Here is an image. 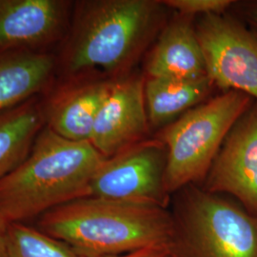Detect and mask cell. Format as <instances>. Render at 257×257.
Listing matches in <instances>:
<instances>
[{"instance_id": "obj_1", "label": "cell", "mask_w": 257, "mask_h": 257, "mask_svg": "<svg viewBox=\"0 0 257 257\" xmlns=\"http://www.w3.org/2000/svg\"><path fill=\"white\" fill-rule=\"evenodd\" d=\"M164 5L155 0H85L74 4L56 58L58 78L128 72L160 31Z\"/></svg>"}, {"instance_id": "obj_2", "label": "cell", "mask_w": 257, "mask_h": 257, "mask_svg": "<svg viewBox=\"0 0 257 257\" xmlns=\"http://www.w3.org/2000/svg\"><path fill=\"white\" fill-rule=\"evenodd\" d=\"M105 159L89 141L66 139L44 126L27 157L0 180V215L24 223L89 197Z\"/></svg>"}, {"instance_id": "obj_3", "label": "cell", "mask_w": 257, "mask_h": 257, "mask_svg": "<svg viewBox=\"0 0 257 257\" xmlns=\"http://www.w3.org/2000/svg\"><path fill=\"white\" fill-rule=\"evenodd\" d=\"M37 228L82 257L119 255L176 244L177 228L165 208L85 197L39 217Z\"/></svg>"}, {"instance_id": "obj_4", "label": "cell", "mask_w": 257, "mask_h": 257, "mask_svg": "<svg viewBox=\"0 0 257 257\" xmlns=\"http://www.w3.org/2000/svg\"><path fill=\"white\" fill-rule=\"evenodd\" d=\"M252 103L243 92H225L186 111L157 136L167 149L168 193L207 177L225 139Z\"/></svg>"}, {"instance_id": "obj_5", "label": "cell", "mask_w": 257, "mask_h": 257, "mask_svg": "<svg viewBox=\"0 0 257 257\" xmlns=\"http://www.w3.org/2000/svg\"><path fill=\"white\" fill-rule=\"evenodd\" d=\"M178 225L185 257H257V215L216 193L188 189Z\"/></svg>"}, {"instance_id": "obj_6", "label": "cell", "mask_w": 257, "mask_h": 257, "mask_svg": "<svg viewBox=\"0 0 257 257\" xmlns=\"http://www.w3.org/2000/svg\"><path fill=\"white\" fill-rule=\"evenodd\" d=\"M167 149L159 139L143 140L106 158L91 184L90 196L165 208Z\"/></svg>"}, {"instance_id": "obj_7", "label": "cell", "mask_w": 257, "mask_h": 257, "mask_svg": "<svg viewBox=\"0 0 257 257\" xmlns=\"http://www.w3.org/2000/svg\"><path fill=\"white\" fill-rule=\"evenodd\" d=\"M195 30L213 86L257 102L256 31L225 15L204 16Z\"/></svg>"}, {"instance_id": "obj_8", "label": "cell", "mask_w": 257, "mask_h": 257, "mask_svg": "<svg viewBox=\"0 0 257 257\" xmlns=\"http://www.w3.org/2000/svg\"><path fill=\"white\" fill-rule=\"evenodd\" d=\"M114 81L98 74L55 80L40 98L44 126L69 140L90 141L98 111Z\"/></svg>"}, {"instance_id": "obj_9", "label": "cell", "mask_w": 257, "mask_h": 257, "mask_svg": "<svg viewBox=\"0 0 257 257\" xmlns=\"http://www.w3.org/2000/svg\"><path fill=\"white\" fill-rule=\"evenodd\" d=\"M203 190L230 194L246 211L257 215V102L225 139Z\"/></svg>"}, {"instance_id": "obj_10", "label": "cell", "mask_w": 257, "mask_h": 257, "mask_svg": "<svg viewBox=\"0 0 257 257\" xmlns=\"http://www.w3.org/2000/svg\"><path fill=\"white\" fill-rule=\"evenodd\" d=\"M73 6L66 0H0V54L47 52L60 44Z\"/></svg>"}, {"instance_id": "obj_11", "label": "cell", "mask_w": 257, "mask_h": 257, "mask_svg": "<svg viewBox=\"0 0 257 257\" xmlns=\"http://www.w3.org/2000/svg\"><path fill=\"white\" fill-rule=\"evenodd\" d=\"M144 86V77L130 74L113 83L89 141L106 158L145 140L150 123Z\"/></svg>"}, {"instance_id": "obj_12", "label": "cell", "mask_w": 257, "mask_h": 257, "mask_svg": "<svg viewBox=\"0 0 257 257\" xmlns=\"http://www.w3.org/2000/svg\"><path fill=\"white\" fill-rule=\"evenodd\" d=\"M146 78L198 79L208 76L192 18L179 15L160 33L146 62Z\"/></svg>"}, {"instance_id": "obj_13", "label": "cell", "mask_w": 257, "mask_h": 257, "mask_svg": "<svg viewBox=\"0 0 257 257\" xmlns=\"http://www.w3.org/2000/svg\"><path fill=\"white\" fill-rule=\"evenodd\" d=\"M55 76L56 58L49 52L0 54V110L42 95Z\"/></svg>"}, {"instance_id": "obj_14", "label": "cell", "mask_w": 257, "mask_h": 257, "mask_svg": "<svg viewBox=\"0 0 257 257\" xmlns=\"http://www.w3.org/2000/svg\"><path fill=\"white\" fill-rule=\"evenodd\" d=\"M43 127L39 96L0 110V180L27 157Z\"/></svg>"}, {"instance_id": "obj_15", "label": "cell", "mask_w": 257, "mask_h": 257, "mask_svg": "<svg viewBox=\"0 0 257 257\" xmlns=\"http://www.w3.org/2000/svg\"><path fill=\"white\" fill-rule=\"evenodd\" d=\"M209 76L198 79L145 78L144 94L150 126H160L196 107L213 88Z\"/></svg>"}, {"instance_id": "obj_16", "label": "cell", "mask_w": 257, "mask_h": 257, "mask_svg": "<svg viewBox=\"0 0 257 257\" xmlns=\"http://www.w3.org/2000/svg\"><path fill=\"white\" fill-rule=\"evenodd\" d=\"M5 257H82L64 242L25 223L10 224Z\"/></svg>"}, {"instance_id": "obj_17", "label": "cell", "mask_w": 257, "mask_h": 257, "mask_svg": "<svg viewBox=\"0 0 257 257\" xmlns=\"http://www.w3.org/2000/svg\"><path fill=\"white\" fill-rule=\"evenodd\" d=\"M166 7H170L179 15L192 18L195 15H224L235 3L231 0H165L161 1Z\"/></svg>"}, {"instance_id": "obj_18", "label": "cell", "mask_w": 257, "mask_h": 257, "mask_svg": "<svg viewBox=\"0 0 257 257\" xmlns=\"http://www.w3.org/2000/svg\"><path fill=\"white\" fill-rule=\"evenodd\" d=\"M106 257H179L176 244L171 246H158L141 248L132 252Z\"/></svg>"}, {"instance_id": "obj_19", "label": "cell", "mask_w": 257, "mask_h": 257, "mask_svg": "<svg viewBox=\"0 0 257 257\" xmlns=\"http://www.w3.org/2000/svg\"><path fill=\"white\" fill-rule=\"evenodd\" d=\"M239 12L242 18L245 19L250 26L254 28L257 32V1H248L242 4L236 2Z\"/></svg>"}, {"instance_id": "obj_20", "label": "cell", "mask_w": 257, "mask_h": 257, "mask_svg": "<svg viewBox=\"0 0 257 257\" xmlns=\"http://www.w3.org/2000/svg\"><path fill=\"white\" fill-rule=\"evenodd\" d=\"M10 223L0 215V257H5L9 235Z\"/></svg>"}]
</instances>
